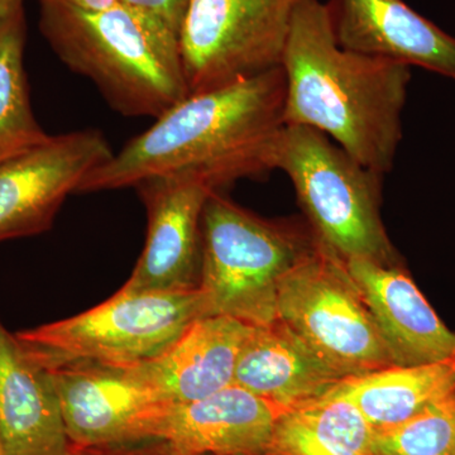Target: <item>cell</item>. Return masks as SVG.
<instances>
[{"instance_id": "1", "label": "cell", "mask_w": 455, "mask_h": 455, "mask_svg": "<svg viewBox=\"0 0 455 455\" xmlns=\"http://www.w3.org/2000/svg\"><path fill=\"white\" fill-rule=\"evenodd\" d=\"M283 68L196 92L83 180L77 193L136 188L171 173H191L215 190L263 175L284 127Z\"/></svg>"}, {"instance_id": "2", "label": "cell", "mask_w": 455, "mask_h": 455, "mask_svg": "<svg viewBox=\"0 0 455 455\" xmlns=\"http://www.w3.org/2000/svg\"><path fill=\"white\" fill-rule=\"evenodd\" d=\"M281 68L284 124L322 132L368 169L390 172L411 68L341 49L320 0L296 14Z\"/></svg>"}, {"instance_id": "3", "label": "cell", "mask_w": 455, "mask_h": 455, "mask_svg": "<svg viewBox=\"0 0 455 455\" xmlns=\"http://www.w3.org/2000/svg\"><path fill=\"white\" fill-rule=\"evenodd\" d=\"M37 2L38 27L51 49L116 112L155 121L190 95L180 36L157 18L122 2L95 12Z\"/></svg>"}, {"instance_id": "4", "label": "cell", "mask_w": 455, "mask_h": 455, "mask_svg": "<svg viewBox=\"0 0 455 455\" xmlns=\"http://www.w3.org/2000/svg\"><path fill=\"white\" fill-rule=\"evenodd\" d=\"M317 243L310 226L265 220L212 191L202 215L204 316L276 322L281 281Z\"/></svg>"}, {"instance_id": "5", "label": "cell", "mask_w": 455, "mask_h": 455, "mask_svg": "<svg viewBox=\"0 0 455 455\" xmlns=\"http://www.w3.org/2000/svg\"><path fill=\"white\" fill-rule=\"evenodd\" d=\"M272 171L291 181L320 243L344 262L397 265L379 205L385 175L368 169L322 132L284 125L271 156Z\"/></svg>"}, {"instance_id": "6", "label": "cell", "mask_w": 455, "mask_h": 455, "mask_svg": "<svg viewBox=\"0 0 455 455\" xmlns=\"http://www.w3.org/2000/svg\"><path fill=\"white\" fill-rule=\"evenodd\" d=\"M204 316L199 290L134 293L119 290L79 315L18 331L46 370L71 364L130 367L163 355Z\"/></svg>"}, {"instance_id": "7", "label": "cell", "mask_w": 455, "mask_h": 455, "mask_svg": "<svg viewBox=\"0 0 455 455\" xmlns=\"http://www.w3.org/2000/svg\"><path fill=\"white\" fill-rule=\"evenodd\" d=\"M277 320L344 379L395 366L346 262L320 242L281 281Z\"/></svg>"}, {"instance_id": "8", "label": "cell", "mask_w": 455, "mask_h": 455, "mask_svg": "<svg viewBox=\"0 0 455 455\" xmlns=\"http://www.w3.org/2000/svg\"><path fill=\"white\" fill-rule=\"evenodd\" d=\"M309 0H188L180 33L190 94L281 68L296 14Z\"/></svg>"}, {"instance_id": "9", "label": "cell", "mask_w": 455, "mask_h": 455, "mask_svg": "<svg viewBox=\"0 0 455 455\" xmlns=\"http://www.w3.org/2000/svg\"><path fill=\"white\" fill-rule=\"evenodd\" d=\"M113 154L101 131L88 128L0 163V243L50 230L68 196Z\"/></svg>"}, {"instance_id": "10", "label": "cell", "mask_w": 455, "mask_h": 455, "mask_svg": "<svg viewBox=\"0 0 455 455\" xmlns=\"http://www.w3.org/2000/svg\"><path fill=\"white\" fill-rule=\"evenodd\" d=\"M146 206L147 238L127 292H182L199 289L202 215L215 190L191 173H171L137 185Z\"/></svg>"}, {"instance_id": "11", "label": "cell", "mask_w": 455, "mask_h": 455, "mask_svg": "<svg viewBox=\"0 0 455 455\" xmlns=\"http://www.w3.org/2000/svg\"><path fill=\"white\" fill-rule=\"evenodd\" d=\"M287 411L233 383L193 403H161L142 440H160L172 455H267Z\"/></svg>"}, {"instance_id": "12", "label": "cell", "mask_w": 455, "mask_h": 455, "mask_svg": "<svg viewBox=\"0 0 455 455\" xmlns=\"http://www.w3.org/2000/svg\"><path fill=\"white\" fill-rule=\"evenodd\" d=\"M73 449L142 440L160 398L133 366L71 364L49 370Z\"/></svg>"}, {"instance_id": "13", "label": "cell", "mask_w": 455, "mask_h": 455, "mask_svg": "<svg viewBox=\"0 0 455 455\" xmlns=\"http://www.w3.org/2000/svg\"><path fill=\"white\" fill-rule=\"evenodd\" d=\"M324 4L341 49L455 80V37L403 0H328Z\"/></svg>"}, {"instance_id": "14", "label": "cell", "mask_w": 455, "mask_h": 455, "mask_svg": "<svg viewBox=\"0 0 455 455\" xmlns=\"http://www.w3.org/2000/svg\"><path fill=\"white\" fill-rule=\"evenodd\" d=\"M395 366H423L455 358V333L398 265L346 260Z\"/></svg>"}, {"instance_id": "15", "label": "cell", "mask_w": 455, "mask_h": 455, "mask_svg": "<svg viewBox=\"0 0 455 455\" xmlns=\"http://www.w3.org/2000/svg\"><path fill=\"white\" fill-rule=\"evenodd\" d=\"M0 442L5 455H73L49 370L0 317Z\"/></svg>"}, {"instance_id": "16", "label": "cell", "mask_w": 455, "mask_h": 455, "mask_svg": "<svg viewBox=\"0 0 455 455\" xmlns=\"http://www.w3.org/2000/svg\"><path fill=\"white\" fill-rule=\"evenodd\" d=\"M252 325L223 315L196 319L166 352L134 364L161 403H188L235 383L239 353Z\"/></svg>"}, {"instance_id": "17", "label": "cell", "mask_w": 455, "mask_h": 455, "mask_svg": "<svg viewBox=\"0 0 455 455\" xmlns=\"http://www.w3.org/2000/svg\"><path fill=\"white\" fill-rule=\"evenodd\" d=\"M344 377L280 320L252 326L235 385L291 410L324 397Z\"/></svg>"}, {"instance_id": "18", "label": "cell", "mask_w": 455, "mask_h": 455, "mask_svg": "<svg viewBox=\"0 0 455 455\" xmlns=\"http://www.w3.org/2000/svg\"><path fill=\"white\" fill-rule=\"evenodd\" d=\"M455 390V358L423 366H390L347 377L325 396L357 407L372 430L405 423Z\"/></svg>"}, {"instance_id": "19", "label": "cell", "mask_w": 455, "mask_h": 455, "mask_svg": "<svg viewBox=\"0 0 455 455\" xmlns=\"http://www.w3.org/2000/svg\"><path fill=\"white\" fill-rule=\"evenodd\" d=\"M372 435L357 407L324 396L284 412L267 455H376Z\"/></svg>"}, {"instance_id": "20", "label": "cell", "mask_w": 455, "mask_h": 455, "mask_svg": "<svg viewBox=\"0 0 455 455\" xmlns=\"http://www.w3.org/2000/svg\"><path fill=\"white\" fill-rule=\"evenodd\" d=\"M25 7L0 20V163L52 137L36 118L25 68Z\"/></svg>"}, {"instance_id": "21", "label": "cell", "mask_w": 455, "mask_h": 455, "mask_svg": "<svg viewBox=\"0 0 455 455\" xmlns=\"http://www.w3.org/2000/svg\"><path fill=\"white\" fill-rule=\"evenodd\" d=\"M376 455H455V390L414 418L385 430H373Z\"/></svg>"}, {"instance_id": "22", "label": "cell", "mask_w": 455, "mask_h": 455, "mask_svg": "<svg viewBox=\"0 0 455 455\" xmlns=\"http://www.w3.org/2000/svg\"><path fill=\"white\" fill-rule=\"evenodd\" d=\"M124 4L157 18L180 36L188 0H122Z\"/></svg>"}, {"instance_id": "23", "label": "cell", "mask_w": 455, "mask_h": 455, "mask_svg": "<svg viewBox=\"0 0 455 455\" xmlns=\"http://www.w3.org/2000/svg\"><path fill=\"white\" fill-rule=\"evenodd\" d=\"M73 455H172V453L164 442L151 439L103 445V447L73 449Z\"/></svg>"}, {"instance_id": "24", "label": "cell", "mask_w": 455, "mask_h": 455, "mask_svg": "<svg viewBox=\"0 0 455 455\" xmlns=\"http://www.w3.org/2000/svg\"><path fill=\"white\" fill-rule=\"evenodd\" d=\"M71 7L83 9V11H104V9L112 8L114 5L121 3L122 0H57Z\"/></svg>"}, {"instance_id": "25", "label": "cell", "mask_w": 455, "mask_h": 455, "mask_svg": "<svg viewBox=\"0 0 455 455\" xmlns=\"http://www.w3.org/2000/svg\"><path fill=\"white\" fill-rule=\"evenodd\" d=\"M26 0H0V20L7 17L12 12L25 7Z\"/></svg>"}, {"instance_id": "26", "label": "cell", "mask_w": 455, "mask_h": 455, "mask_svg": "<svg viewBox=\"0 0 455 455\" xmlns=\"http://www.w3.org/2000/svg\"><path fill=\"white\" fill-rule=\"evenodd\" d=\"M0 455H5L4 448H3L2 442H0Z\"/></svg>"}]
</instances>
